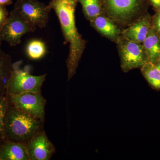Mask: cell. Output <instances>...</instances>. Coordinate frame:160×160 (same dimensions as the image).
<instances>
[{
	"label": "cell",
	"mask_w": 160,
	"mask_h": 160,
	"mask_svg": "<svg viewBox=\"0 0 160 160\" xmlns=\"http://www.w3.org/2000/svg\"><path fill=\"white\" fill-rule=\"evenodd\" d=\"M77 3V0H51L49 4L58 18L65 43L69 45L66 60L68 81L75 74L87 45V41L79 33L76 25Z\"/></svg>",
	"instance_id": "6da1fadb"
},
{
	"label": "cell",
	"mask_w": 160,
	"mask_h": 160,
	"mask_svg": "<svg viewBox=\"0 0 160 160\" xmlns=\"http://www.w3.org/2000/svg\"><path fill=\"white\" fill-rule=\"evenodd\" d=\"M0 160H1V159H0Z\"/></svg>",
	"instance_id": "d4e9b609"
},
{
	"label": "cell",
	"mask_w": 160,
	"mask_h": 160,
	"mask_svg": "<svg viewBox=\"0 0 160 160\" xmlns=\"http://www.w3.org/2000/svg\"><path fill=\"white\" fill-rule=\"evenodd\" d=\"M43 121L10 104L4 124V140L26 144L42 130Z\"/></svg>",
	"instance_id": "7a4b0ae2"
},
{
	"label": "cell",
	"mask_w": 160,
	"mask_h": 160,
	"mask_svg": "<svg viewBox=\"0 0 160 160\" xmlns=\"http://www.w3.org/2000/svg\"><path fill=\"white\" fill-rule=\"evenodd\" d=\"M46 74L34 76L25 69L13 66L6 87L7 95H18L26 92H41Z\"/></svg>",
	"instance_id": "277c9868"
},
{
	"label": "cell",
	"mask_w": 160,
	"mask_h": 160,
	"mask_svg": "<svg viewBox=\"0 0 160 160\" xmlns=\"http://www.w3.org/2000/svg\"><path fill=\"white\" fill-rule=\"evenodd\" d=\"M9 15L6 6L0 5V28L5 22Z\"/></svg>",
	"instance_id": "ffe728a7"
},
{
	"label": "cell",
	"mask_w": 160,
	"mask_h": 160,
	"mask_svg": "<svg viewBox=\"0 0 160 160\" xmlns=\"http://www.w3.org/2000/svg\"><path fill=\"white\" fill-rule=\"evenodd\" d=\"M120 58V66L124 72L141 69L149 62L142 43L135 42L123 37L116 43Z\"/></svg>",
	"instance_id": "5b68a950"
},
{
	"label": "cell",
	"mask_w": 160,
	"mask_h": 160,
	"mask_svg": "<svg viewBox=\"0 0 160 160\" xmlns=\"http://www.w3.org/2000/svg\"><path fill=\"white\" fill-rule=\"evenodd\" d=\"M82 8L83 13L89 22L93 21L100 15L102 14L101 0H77Z\"/></svg>",
	"instance_id": "2e32d148"
},
{
	"label": "cell",
	"mask_w": 160,
	"mask_h": 160,
	"mask_svg": "<svg viewBox=\"0 0 160 160\" xmlns=\"http://www.w3.org/2000/svg\"><path fill=\"white\" fill-rule=\"evenodd\" d=\"M153 64H154L155 66H156L157 68L160 71V58L156 62H155Z\"/></svg>",
	"instance_id": "603a6c76"
},
{
	"label": "cell",
	"mask_w": 160,
	"mask_h": 160,
	"mask_svg": "<svg viewBox=\"0 0 160 160\" xmlns=\"http://www.w3.org/2000/svg\"><path fill=\"white\" fill-rule=\"evenodd\" d=\"M1 42H2V39H1V36H0V46H1Z\"/></svg>",
	"instance_id": "cb8c5ba5"
},
{
	"label": "cell",
	"mask_w": 160,
	"mask_h": 160,
	"mask_svg": "<svg viewBox=\"0 0 160 160\" xmlns=\"http://www.w3.org/2000/svg\"><path fill=\"white\" fill-rule=\"evenodd\" d=\"M90 23L92 27L102 36L116 44L122 37L123 29L104 14L98 16Z\"/></svg>",
	"instance_id": "8fae6325"
},
{
	"label": "cell",
	"mask_w": 160,
	"mask_h": 160,
	"mask_svg": "<svg viewBox=\"0 0 160 160\" xmlns=\"http://www.w3.org/2000/svg\"><path fill=\"white\" fill-rule=\"evenodd\" d=\"M152 28V16L148 12L126 29H123L122 36L135 42L142 43Z\"/></svg>",
	"instance_id": "30bf717a"
},
{
	"label": "cell",
	"mask_w": 160,
	"mask_h": 160,
	"mask_svg": "<svg viewBox=\"0 0 160 160\" xmlns=\"http://www.w3.org/2000/svg\"><path fill=\"white\" fill-rule=\"evenodd\" d=\"M10 102L6 93L0 94V144L4 142V124Z\"/></svg>",
	"instance_id": "ac0fdd59"
},
{
	"label": "cell",
	"mask_w": 160,
	"mask_h": 160,
	"mask_svg": "<svg viewBox=\"0 0 160 160\" xmlns=\"http://www.w3.org/2000/svg\"><path fill=\"white\" fill-rule=\"evenodd\" d=\"M23 17L36 27L45 28L48 23L50 6L38 0H17L14 6Z\"/></svg>",
	"instance_id": "52a82bcc"
},
{
	"label": "cell",
	"mask_w": 160,
	"mask_h": 160,
	"mask_svg": "<svg viewBox=\"0 0 160 160\" xmlns=\"http://www.w3.org/2000/svg\"><path fill=\"white\" fill-rule=\"evenodd\" d=\"M12 69L10 58L0 49V94L6 93L7 81Z\"/></svg>",
	"instance_id": "5bb4252c"
},
{
	"label": "cell",
	"mask_w": 160,
	"mask_h": 160,
	"mask_svg": "<svg viewBox=\"0 0 160 160\" xmlns=\"http://www.w3.org/2000/svg\"><path fill=\"white\" fill-rule=\"evenodd\" d=\"M150 6L155 12L160 10V0H149Z\"/></svg>",
	"instance_id": "44dd1931"
},
{
	"label": "cell",
	"mask_w": 160,
	"mask_h": 160,
	"mask_svg": "<svg viewBox=\"0 0 160 160\" xmlns=\"http://www.w3.org/2000/svg\"><path fill=\"white\" fill-rule=\"evenodd\" d=\"M103 13L126 29L148 11L149 0H101Z\"/></svg>",
	"instance_id": "3957f363"
},
{
	"label": "cell",
	"mask_w": 160,
	"mask_h": 160,
	"mask_svg": "<svg viewBox=\"0 0 160 160\" xmlns=\"http://www.w3.org/2000/svg\"><path fill=\"white\" fill-rule=\"evenodd\" d=\"M36 28L13 9L0 28V36L2 41L7 42L12 46H16L21 42L24 35L33 32Z\"/></svg>",
	"instance_id": "8992f818"
},
{
	"label": "cell",
	"mask_w": 160,
	"mask_h": 160,
	"mask_svg": "<svg viewBox=\"0 0 160 160\" xmlns=\"http://www.w3.org/2000/svg\"><path fill=\"white\" fill-rule=\"evenodd\" d=\"M1 160H29L26 144L10 141L0 144Z\"/></svg>",
	"instance_id": "7c38bea8"
},
{
	"label": "cell",
	"mask_w": 160,
	"mask_h": 160,
	"mask_svg": "<svg viewBox=\"0 0 160 160\" xmlns=\"http://www.w3.org/2000/svg\"><path fill=\"white\" fill-rule=\"evenodd\" d=\"M142 45L149 62L154 63L160 58V38L152 27Z\"/></svg>",
	"instance_id": "4fadbf2b"
},
{
	"label": "cell",
	"mask_w": 160,
	"mask_h": 160,
	"mask_svg": "<svg viewBox=\"0 0 160 160\" xmlns=\"http://www.w3.org/2000/svg\"><path fill=\"white\" fill-rule=\"evenodd\" d=\"M152 27L160 38V10L155 12L154 14L152 16Z\"/></svg>",
	"instance_id": "d6986e66"
},
{
	"label": "cell",
	"mask_w": 160,
	"mask_h": 160,
	"mask_svg": "<svg viewBox=\"0 0 160 160\" xmlns=\"http://www.w3.org/2000/svg\"><path fill=\"white\" fill-rule=\"evenodd\" d=\"M46 52V44L40 40H32L26 46V54L31 59L35 60L42 58L45 56Z\"/></svg>",
	"instance_id": "e0dca14e"
},
{
	"label": "cell",
	"mask_w": 160,
	"mask_h": 160,
	"mask_svg": "<svg viewBox=\"0 0 160 160\" xmlns=\"http://www.w3.org/2000/svg\"><path fill=\"white\" fill-rule=\"evenodd\" d=\"M29 160H49L55 152L46 132L41 130L26 144Z\"/></svg>",
	"instance_id": "9c48e42d"
},
{
	"label": "cell",
	"mask_w": 160,
	"mask_h": 160,
	"mask_svg": "<svg viewBox=\"0 0 160 160\" xmlns=\"http://www.w3.org/2000/svg\"><path fill=\"white\" fill-rule=\"evenodd\" d=\"M13 0H0V5L6 6L10 5L12 2Z\"/></svg>",
	"instance_id": "7402d4cb"
},
{
	"label": "cell",
	"mask_w": 160,
	"mask_h": 160,
	"mask_svg": "<svg viewBox=\"0 0 160 160\" xmlns=\"http://www.w3.org/2000/svg\"><path fill=\"white\" fill-rule=\"evenodd\" d=\"M7 96L12 106L44 121L46 101L41 92H26Z\"/></svg>",
	"instance_id": "ba28073f"
},
{
	"label": "cell",
	"mask_w": 160,
	"mask_h": 160,
	"mask_svg": "<svg viewBox=\"0 0 160 160\" xmlns=\"http://www.w3.org/2000/svg\"><path fill=\"white\" fill-rule=\"evenodd\" d=\"M142 74L150 87L160 91V71L153 63L148 62L140 69Z\"/></svg>",
	"instance_id": "9a60e30c"
}]
</instances>
